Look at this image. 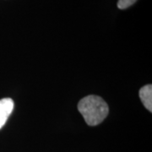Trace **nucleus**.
Wrapping results in <instances>:
<instances>
[{
    "mask_svg": "<svg viewBox=\"0 0 152 152\" xmlns=\"http://www.w3.org/2000/svg\"><path fill=\"white\" fill-rule=\"evenodd\" d=\"M78 110L90 126H96L102 123L109 113L107 103L102 98L95 95L81 99L78 104Z\"/></svg>",
    "mask_w": 152,
    "mask_h": 152,
    "instance_id": "obj_1",
    "label": "nucleus"
},
{
    "mask_svg": "<svg viewBox=\"0 0 152 152\" xmlns=\"http://www.w3.org/2000/svg\"><path fill=\"white\" fill-rule=\"evenodd\" d=\"M14 101L11 98L0 100V129L5 124L9 117L14 110Z\"/></svg>",
    "mask_w": 152,
    "mask_h": 152,
    "instance_id": "obj_2",
    "label": "nucleus"
},
{
    "mask_svg": "<svg viewBox=\"0 0 152 152\" xmlns=\"http://www.w3.org/2000/svg\"><path fill=\"white\" fill-rule=\"evenodd\" d=\"M140 98L145 107L150 112H152V86L146 85L140 90Z\"/></svg>",
    "mask_w": 152,
    "mask_h": 152,
    "instance_id": "obj_3",
    "label": "nucleus"
},
{
    "mask_svg": "<svg viewBox=\"0 0 152 152\" xmlns=\"http://www.w3.org/2000/svg\"><path fill=\"white\" fill-rule=\"evenodd\" d=\"M137 0H118V8L119 10H126L129 7L134 4Z\"/></svg>",
    "mask_w": 152,
    "mask_h": 152,
    "instance_id": "obj_4",
    "label": "nucleus"
}]
</instances>
